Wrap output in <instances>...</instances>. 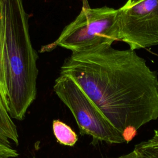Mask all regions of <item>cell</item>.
Masks as SVG:
<instances>
[{
    "instance_id": "cell-10",
    "label": "cell",
    "mask_w": 158,
    "mask_h": 158,
    "mask_svg": "<svg viewBox=\"0 0 158 158\" xmlns=\"http://www.w3.org/2000/svg\"><path fill=\"white\" fill-rule=\"evenodd\" d=\"M115 158H152L144 154H143L135 149L132 151Z\"/></svg>"
},
{
    "instance_id": "cell-8",
    "label": "cell",
    "mask_w": 158,
    "mask_h": 158,
    "mask_svg": "<svg viewBox=\"0 0 158 158\" xmlns=\"http://www.w3.org/2000/svg\"><path fill=\"white\" fill-rule=\"evenodd\" d=\"M0 87L7 96V67L5 54L4 27L3 17L0 5ZM8 98V97H7Z\"/></svg>"
},
{
    "instance_id": "cell-5",
    "label": "cell",
    "mask_w": 158,
    "mask_h": 158,
    "mask_svg": "<svg viewBox=\"0 0 158 158\" xmlns=\"http://www.w3.org/2000/svg\"><path fill=\"white\" fill-rule=\"evenodd\" d=\"M118 10L120 41L135 51L158 44V0H127Z\"/></svg>"
},
{
    "instance_id": "cell-1",
    "label": "cell",
    "mask_w": 158,
    "mask_h": 158,
    "mask_svg": "<svg viewBox=\"0 0 158 158\" xmlns=\"http://www.w3.org/2000/svg\"><path fill=\"white\" fill-rule=\"evenodd\" d=\"M60 75L78 85L126 143L158 118V75L135 50L101 44L72 52Z\"/></svg>"
},
{
    "instance_id": "cell-9",
    "label": "cell",
    "mask_w": 158,
    "mask_h": 158,
    "mask_svg": "<svg viewBox=\"0 0 158 158\" xmlns=\"http://www.w3.org/2000/svg\"><path fill=\"white\" fill-rule=\"evenodd\" d=\"M134 149L152 158H158V130L154 131L151 138L136 144Z\"/></svg>"
},
{
    "instance_id": "cell-11",
    "label": "cell",
    "mask_w": 158,
    "mask_h": 158,
    "mask_svg": "<svg viewBox=\"0 0 158 158\" xmlns=\"http://www.w3.org/2000/svg\"><path fill=\"white\" fill-rule=\"evenodd\" d=\"M133 1H139V0H133Z\"/></svg>"
},
{
    "instance_id": "cell-7",
    "label": "cell",
    "mask_w": 158,
    "mask_h": 158,
    "mask_svg": "<svg viewBox=\"0 0 158 158\" xmlns=\"http://www.w3.org/2000/svg\"><path fill=\"white\" fill-rule=\"evenodd\" d=\"M52 130L57 141L61 144L73 146L78 141L75 132L62 121L54 120L52 122Z\"/></svg>"
},
{
    "instance_id": "cell-4",
    "label": "cell",
    "mask_w": 158,
    "mask_h": 158,
    "mask_svg": "<svg viewBox=\"0 0 158 158\" xmlns=\"http://www.w3.org/2000/svg\"><path fill=\"white\" fill-rule=\"evenodd\" d=\"M53 88L71 111L81 135H89L95 141L109 144L126 143L123 135L70 78L60 75L55 80Z\"/></svg>"
},
{
    "instance_id": "cell-6",
    "label": "cell",
    "mask_w": 158,
    "mask_h": 158,
    "mask_svg": "<svg viewBox=\"0 0 158 158\" xmlns=\"http://www.w3.org/2000/svg\"><path fill=\"white\" fill-rule=\"evenodd\" d=\"M12 118L7 96L0 87V158L19 156L14 148L19 143L17 128Z\"/></svg>"
},
{
    "instance_id": "cell-2",
    "label": "cell",
    "mask_w": 158,
    "mask_h": 158,
    "mask_svg": "<svg viewBox=\"0 0 158 158\" xmlns=\"http://www.w3.org/2000/svg\"><path fill=\"white\" fill-rule=\"evenodd\" d=\"M4 27L9 113L22 120L36 97L38 55L29 33L23 0H0Z\"/></svg>"
},
{
    "instance_id": "cell-3",
    "label": "cell",
    "mask_w": 158,
    "mask_h": 158,
    "mask_svg": "<svg viewBox=\"0 0 158 158\" xmlns=\"http://www.w3.org/2000/svg\"><path fill=\"white\" fill-rule=\"evenodd\" d=\"M117 41H120L118 9L93 8L88 0H82L78 15L65 27L56 40L42 46L40 52H49L57 46L80 52L101 44L112 45Z\"/></svg>"
}]
</instances>
